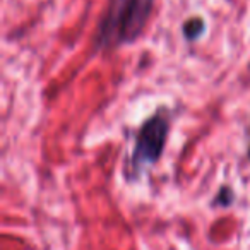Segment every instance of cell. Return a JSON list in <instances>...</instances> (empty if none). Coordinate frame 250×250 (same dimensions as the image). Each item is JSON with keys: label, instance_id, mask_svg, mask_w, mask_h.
<instances>
[{"label": "cell", "instance_id": "6da1fadb", "mask_svg": "<svg viewBox=\"0 0 250 250\" xmlns=\"http://www.w3.org/2000/svg\"><path fill=\"white\" fill-rule=\"evenodd\" d=\"M154 0H110V9L96 35L100 48H115L139 38Z\"/></svg>", "mask_w": 250, "mask_h": 250}, {"label": "cell", "instance_id": "7a4b0ae2", "mask_svg": "<svg viewBox=\"0 0 250 250\" xmlns=\"http://www.w3.org/2000/svg\"><path fill=\"white\" fill-rule=\"evenodd\" d=\"M170 129L171 111L167 106H160L137 130L134 147L124 167L125 180L136 182L146 168L153 167L161 160Z\"/></svg>", "mask_w": 250, "mask_h": 250}, {"label": "cell", "instance_id": "3957f363", "mask_svg": "<svg viewBox=\"0 0 250 250\" xmlns=\"http://www.w3.org/2000/svg\"><path fill=\"white\" fill-rule=\"evenodd\" d=\"M204 29H206V24L201 18L188 19V21L184 24V36L188 40V42H194V40L201 38Z\"/></svg>", "mask_w": 250, "mask_h": 250}, {"label": "cell", "instance_id": "277c9868", "mask_svg": "<svg viewBox=\"0 0 250 250\" xmlns=\"http://www.w3.org/2000/svg\"><path fill=\"white\" fill-rule=\"evenodd\" d=\"M235 201V194H233L231 187L228 185H223L219 187V190L216 192L214 199H212V206L214 208H229Z\"/></svg>", "mask_w": 250, "mask_h": 250}, {"label": "cell", "instance_id": "5b68a950", "mask_svg": "<svg viewBox=\"0 0 250 250\" xmlns=\"http://www.w3.org/2000/svg\"><path fill=\"white\" fill-rule=\"evenodd\" d=\"M249 161H250V146H249Z\"/></svg>", "mask_w": 250, "mask_h": 250}]
</instances>
